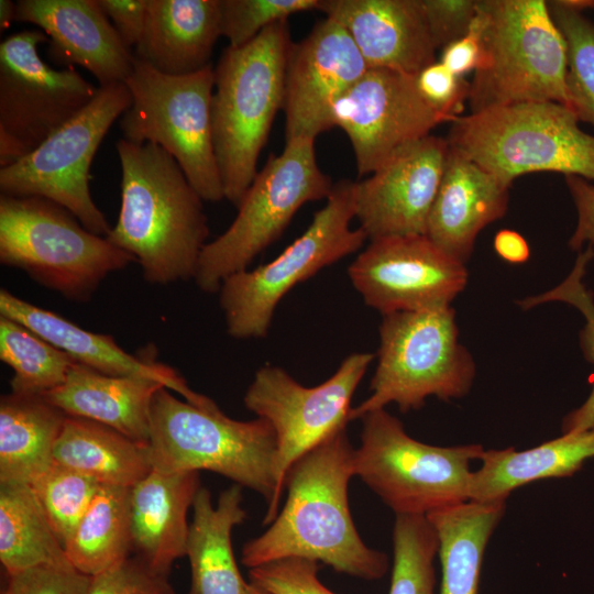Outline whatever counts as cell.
Listing matches in <instances>:
<instances>
[{
  "label": "cell",
  "instance_id": "6da1fadb",
  "mask_svg": "<svg viewBox=\"0 0 594 594\" xmlns=\"http://www.w3.org/2000/svg\"><path fill=\"white\" fill-rule=\"evenodd\" d=\"M354 451L343 427L292 464L284 481L286 502L270 527L244 543V566L299 558L366 581L386 574L387 554L364 543L351 516Z\"/></svg>",
  "mask_w": 594,
  "mask_h": 594
},
{
  "label": "cell",
  "instance_id": "7a4b0ae2",
  "mask_svg": "<svg viewBox=\"0 0 594 594\" xmlns=\"http://www.w3.org/2000/svg\"><path fill=\"white\" fill-rule=\"evenodd\" d=\"M116 147L121 206L106 238L135 258L148 283L194 279L209 235L204 200L161 146L120 139Z\"/></svg>",
  "mask_w": 594,
  "mask_h": 594
},
{
  "label": "cell",
  "instance_id": "3957f363",
  "mask_svg": "<svg viewBox=\"0 0 594 594\" xmlns=\"http://www.w3.org/2000/svg\"><path fill=\"white\" fill-rule=\"evenodd\" d=\"M290 41L287 20L249 43L228 46L215 67L211 120L224 199L238 208L257 175L276 112L283 109Z\"/></svg>",
  "mask_w": 594,
  "mask_h": 594
},
{
  "label": "cell",
  "instance_id": "277c9868",
  "mask_svg": "<svg viewBox=\"0 0 594 594\" xmlns=\"http://www.w3.org/2000/svg\"><path fill=\"white\" fill-rule=\"evenodd\" d=\"M483 53L471 113L524 102L568 107V47L543 0H480Z\"/></svg>",
  "mask_w": 594,
  "mask_h": 594
},
{
  "label": "cell",
  "instance_id": "5b68a950",
  "mask_svg": "<svg viewBox=\"0 0 594 594\" xmlns=\"http://www.w3.org/2000/svg\"><path fill=\"white\" fill-rule=\"evenodd\" d=\"M148 447L155 470L211 471L258 493L267 507L274 499L276 436L263 418L235 420L217 404L199 407L162 387L152 402Z\"/></svg>",
  "mask_w": 594,
  "mask_h": 594
},
{
  "label": "cell",
  "instance_id": "8992f818",
  "mask_svg": "<svg viewBox=\"0 0 594 594\" xmlns=\"http://www.w3.org/2000/svg\"><path fill=\"white\" fill-rule=\"evenodd\" d=\"M579 122L565 105L524 102L458 116L447 140L510 186L539 172L594 180V135Z\"/></svg>",
  "mask_w": 594,
  "mask_h": 594
},
{
  "label": "cell",
  "instance_id": "52a82bcc",
  "mask_svg": "<svg viewBox=\"0 0 594 594\" xmlns=\"http://www.w3.org/2000/svg\"><path fill=\"white\" fill-rule=\"evenodd\" d=\"M133 262L53 200L0 196V263L69 300H89L109 274Z\"/></svg>",
  "mask_w": 594,
  "mask_h": 594
},
{
  "label": "cell",
  "instance_id": "ba28073f",
  "mask_svg": "<svg viewBox=\"0 0 594 594\" xmlns=\"http://www.w3.org/2000/svg\"><path fill=\"white\" fill-rule=\"evenodd\" d=\"M377 366L370 396L350 411V421L396 404L407 413L435 396L449 402L469 393L475 363L459 341L450 306L383 316Z\"/></svg>",
  "mask_w": 594,
  "mask_h": 594
},
{
  "label": "cell",
  "instance_id": "9c48e42d",
  "mask_svg": "<svg viewBox=\"0 0 594 594\" xmlns=\"http://www.w3.org/2000/svg\"><path fill=\"white\" fill-rule=\"evenodd\" d=\"M362 420L354 451V476L396 515L427 516L469 501L471 463L481 444L439 447L410 437L402 421L385 409Z\"/></svg>",
  "mask_w": 594,
  "mask_h": 594
},
{
  "label": "cell",
  "instance_id": "30bf717a",
  "mask_svg": "<svg viewBox=\"0 0 594 594\" xmlns=\"http://www.w3.org/2000/svg\"><path fill=\"white\" fill-rule=\"evenodd\" d=\"M124 84L132 103L119 122L122 139L161 146L176 160L204 201L224 199L212 136V64L173 76L135 58Z\"/></svg>",
  "mask_w": 594,
  "mask_h": 594
},
{
  "label": "cell",
  "instance_id": "8fae6325",
  "mask_svg": "<svg viewBox=\"0 0 594 594\" xmlns=\"http://www.w3.org/2000/svg\"><path fill=\"white\" fill-rule=\"evenodd\" d=\"M332 187L317 164L315 140L286 141L257 172L230 227L202 249L194 278L198 288L219 292L228 276L248 270L283 233L304 204L327 199Z\"/></svg>",
  "mask_w": 594,
  "mask_h": 594
},
{
  "label": "cell",
  "instance_id": "7c38bea8",
  "mask_svg": "<svg viewBox=\"0 0 594 594\" xmlns=\"http://www.w3.org/2000/svg\"><path fill=\"white\" fill-rule=\"evenodd\" d=\"M354 186L350 179L336 183L309 227L276 258L222 282L220 307L232 338L266 337L278 302L293 287L362 248L366 235L351 228Z\"/></svg>",
  "mask_w": 594,
  "mask_h": 594
},
{
  "label": "cell",
  "instance_id": "4fadbf2b",
  "mask_svg": "<svg viewBox=\"0 0 594 594\" xmlns=\"http://www.w3.org/2000/svg\"><path fill=\"white\" fill-rule=\"evenodd\" d=\"M131 103L124 82L100 86L91 102L70 121L29 155L0 169L1 195L53 200L87 230L107 237L111 227L91 197L90 166L107 132Z\"/></svg>",
  "mask_w": 594,
  "mask_h": 594
},
{
  "label": "cell",
  "instance_id": "5bb4252c",
  "mask_svg": "<svg viewBox=\"0 0 594 594\" xmlns=\"http://www.w3.org/2000/svg\"><path fill=\"white\" fill-rule=\"evenodd\" d=\"M48 42L23 30L0 45V166L29 155L95 98L98 88L75 67L55 69L38 54Z\"/></svg>",
  "mask_w": 594,
  "mask_h": 594
},
{
  "label": "cell",
  "instance_id": "9a60e30c",
  "mask_svg": "<svg viewBox=\"0 0 594 594\" xmlns=\"http://www.w3.org/2000/svg\"><path fill=\"white\" fill-rule=\"evenodd\" d=\"M374 355L359 352L346 356L323 383L306 387L284 369L263 365L254 374L244 406L270 422L276 436V491L263 518L270 525L279 512L284 481L292 464L331 433L346 427L351 400Z\"/></svg>",
  "mask_w": 594,
  "mask_h": 594
},
{
  "label": "cell",
  "instance_id": "2e32d148",
  "mask_svg": "<svg viewBox=\"0 0 594 594\" xmlns=\"http://www.w3.org/2000/svg\"><path fill=\"white\" fill-rule=\"evenodd\" d=\"M453 119L424 99L416 76L388 68H369L331 111V127L346 133L360 176L372 174L398 148Z\"/></svg>",
  "mask_w": 594,
  "mask_h": 594
},
{
  "label": "cell",
  "instance_id": "e0dca14e",
  "mask_svg": "<svg viewBox=\"0 0 594 594\" xmlns=\"http://www.w3.org/2000/svg\"><path fill=\"white\" fill-rule=\"evenodd\" d=\"M364 302L383 316L450 306L465 288V264L427 235L371 240L348 268Z\"/></svg>",
  "mask_w": 594,
  "mask_h": 594
},
{
  "label": "cell",
  "instance_id": "ac0fdd59",
  "mask_svg": "<svg viewBox=\"0 0 594 594\" xmlns=\"http://www.w3.org/2000/svg\"><path fill=\"white\" fill-rule=\"evenodd\" d=\"M449 147L447 139L429 134L398 148L370 177L355 182V218L366 238L426 235Z\"/></svg>",
  "mask_w": 594,
  "mask_h": 594
},
{
  "label": "cell",
  "instance_id": "d6986e66",
  "mask_svg": "<svg viewBox=\"0 0 594 594\" xmlns=\"http://www.w3.org/2000/svg\"><path fill=\"white\" fill-rule=\"evenodd\" d=\"M367 69L351 36L333 19L326 16L293 43L285 70L286 141L315 140L331 129L334 103Z\"/></svg>",
  "mask_w": 594,
  "mask_h": 594
},
{
  "label": "cell",
  "instance_id": "ffe728a7",
  "mask_svg": "<svg viewBox=\"0 0 594 594\" xmlns=\"http://www.w3.org/2000/svg\"><path fill=\"white\" fill-rule=\"evenodd\" d=\"M14 22L36 25L48 37L47 57L86 68L100 86L124 82L135 57L97 0H19Z\"/></svg>",
  "mask_w": 594,
  "mask_h": 594
},
{
  "label": "cell",
  "instance_id": "44dd1931",
  "mask_svg": "<svg viewBox=\"0 0 594 594\" xmlns=\"http://www.w3.org/2000/svg\"><path fill=\"white\" fill-rule=\"evenodd\" d=\"M319 10L345 29L369 68L417 76L436 62L421 0H321Z\"/></svg>",
  "mask_w": 594,
  "mask_h": 594
},
{
  "label": "cell",
  "instance_id": "7402d4cb",
  "mask_svg": "<svg viewBox=\"0 0 594 594\" xmlns=\"http://www.w3.org/2000/svg\"><path fill=\"white\" fill-rule=\"evenodd\" d=\"M509 189L510 185L450 146L426 235L465 264L479 233L505 215Z\"/></svg>",
  "mask_w": 594,
  "mask_h": 594
},
{
  "label": "cell",
  "instance_id": "603a6c76",
  "mask_svg": "<svg viewBox=\"0 0 594 594\" xmlns=\"http://www.w3.org/2000/svg\"><path fill=\"white\" fill-rule=\"evenodd\" d=\"M0 315L24 324L75 362L100 373L150 377L162 382L196 406L209 407L215 404L209 397L190 389L170 366L147 359L146 355H132L111 336L82 329L58 314L28 302L4 288L0 290Z\"/></svg>",
  "mask_w": 594,
  "mask_h": 594
},
{
  "label": "cell",
  "instance_id": "cb8c5ba5",
  "mask_svg": "<svg viewBox=\"0 0 594 594\" xmlns=\"http://www.w3.org/2000/svg\"><path fill=\"white\" fill-rule=\"evenodd\" d=\"M200 487L199 472L155 469L131 487L133 556L155 572L169 575L186 556L187 514Z\"/></svg>",
  "mask_w": 594,
  "mask_h": 594
},
{
  "label": "cell",
  "instance_id": "d4e9b609",
  "mask_svg": "<svg viewBox=\"0 0 594 594\" xmlns=\"http://www.w3.org/2000/svg\"><path fill=\"white\" fill-rule=\"evenodd\" d=\"M219 36V0H147L133 55L160 73L188 75L211 64Z\"/></svg>",
  "mask_w": 594,
  "mask_h": 594
},
{
  "label": "cell",
  "instance_id": "484cf974",
  "mask_svg": "<svg viewBox=\"0 0 594 594\" xmlns=\"http://www.w3.org/2000/svg\"><path fill=\"white\" fill-rule=\"evenodd\" d=\"M162 382L143 376H114L75 362L66 381L42 396L66 416L106 425L148 444L151 407Z\"/></svg>",
  "mask_w": 594,
  "mask_h": 594
},
{
  "label": "cell",
  "instance_id": "4316f807",
  "mask_svg": "<svg viewBox=\"0 0 594 594\" xmlns=\"http://www.w3.org/2000/svg\"><path fill=\"white\" fill-rule=\"evenodd\" d=\"M240 485L222 491L213 505L210 491L200 487L193 504L186 557L190 565L188 594H244L245 582L231 542L232 530L246 519Z\"/></svg>",
  "mask_w": 594,
  "mask_h": 594
},
{
  "label": "cell",
  "instance_id": "83f0119b",
  "mask_svg": "<svg viewBox=\"0 0 594 594\" xmlns=\"http://www.w3.org/2000/svg\"><path fill=\"white\" fill-rule=\"evenodd\" d=\"M594 457V428L547 441L531 449L484 450L481 466L472 472L469 501L506 502L517 487L534 481L570 476Z\"/></svg>",
  "mask_w": 594,
  "mask_h": 594
},
{
  "label": "cell",
  "instance_id": "f1b7e54d",
  "mask_svg": "<svg viewBox=\"0 0 594 594\" xmlns=\"http://www.w3.org/2000/svg\"><path fill=\"white\" fill-rule=\"evenodd\" d=\"M53 462L103 485L132 487L152 471L148 444L94 420L66 416Z\"/></svg>",
  "mask_w": 594,
  "mask_h": 594
},
{
  "label": "cell",
  "instance_id": "f546056e",
  "mask_svg": "<svg viewBox=\"0 0 594 594\" xmlns=\"http://www.w3.org/2000/svg\"><path fill=\"white\" fill-rule=\"evenodd\" d=\"M65 418L42 395H2L0 483L31 484L51 466Z\"/></svg>",
  "mask_w": 594,
  "mask_h": 594
},
{
  "label": "cell",
  "instance_id": "4dcf8cb0",
  "mask_svg": "<svg viewBox=\"0 0 594 594\" xmlns=\"http://www.w3.org/2000/svg\"><path fill=\"white\" fill-rule=\"evenodd\" d=\"M505 508L506 502L468 501L426 516L439 542V594L479 593L484 552Z\"/></svg>",
  "mask_w": 594,
  "mask_h": 594
},
{
  "label": "cell",
  "instance_id": "1f68e13d",
  "mask_svg": "<svg viewBox=\"0 0 594 594\" xmlns=\"http://www.w3.org/2000/svg\"><path fill=\"white\" fill-rule=\"evenodd\" d=\"M131 487L101 484L64 548L69 563L96 576L133 556Z\"/></svg>",
  "mask_w": 594,
  "mask_h": 594
},
{
  "label": "cell",
  "instance_id": "d6a6232c",
  "mask_svg": "<svg viewBox=\"0 0 594 594\" xmlns=\"http://www.w3.org/2000/svg\"><path fill=\"white\" fill-rule=\"evenodd\" d=\"M0 561L8 575L44 564H70L29 484L0 483Z\"/></svg>",
  "mask_w": 594,
  "mask_h": 594
},
{
  "label": "cell",
  "instance_id": "836d02e7",
  "mask_svg": "<svg viewBox=\"0 0 594 594\" xmlns=\"http://www.w3.org/2000/svg\"><path fill=\"white\" fill-rule=\"evenodd\" d=\"M0 360L13 372L11 392L43 395L67 378L75 361L24 324L0 315Z\"/></svg>",
  "mask_w": 594,
  "mask_h": 594
},
{
  "label": "cell",
  "instance_id": "e575fe53",
  "mask_svg": "<svg viewBox=\"0 0 594 594\" xmlns=\"http://www.w3.org/2000/svg\"><path fill=\"white\" fill-rule=\"evenodd\" d=\"M439 542L426 516L396 515L388 594H435Z\"/></svg>",
  "mask_w": 594,
  "mask_h": 594
},
{
  "label": "cell",
  "instance_id": "d590c367",
  "mask_svg": "<svg viewBox=\"0 0 594 594\" xmlns=\"http://www.w3.org/2000/svg\"><path fill=\"white\" fill-rule=\"evenodd\" d=\"M548 7L568 47V107L579 121L594 125V22L565 0Z\"/></svg>",
  "mask_w": 594,
  "mask_h": 594
},
{
  "label": "cell",
  "instance_id": "8d00e7d4",
  "mask_svg": "<svg viewBox=\"0 0 594 594\" xmlns=\"http://www.w3.org/2000/svg\"><path fill=\"white\" fill-rule=\"evenodd\" d=\"M594 258V248L586 245L579 251L570 274L558 286L537 296L518 301L522 309H530L549 301H562L575 307L585 318L580 332V345L585 359L594 364V295L583 283L588 263ZM594 428V380L586 400L569 413L562 422V433L580 432Z\"/></svg>",
  "mask_w": 594,
  "mask_h": 594
},
{
  "label": "cell",
  "instance_id": "74e56055",
  "mask_svg": "<svg viewBox=\"0 0 594 594\" xmlns=\"http://www.w3.org/2000/svg\"><path fill=\"white\" fill-rule=\"evenodd\" d=\"M29 485L55 534L65 546L101 484L89 476L53 462Z\"/></svg>",
  "mask_w": 594,
  "mask_h": 594
},
{
  "label": "cell",
  "instance_id": "f35d334b",
  "mask_svg": "<svg viewBox=\"0 0 594 594\" xmlns=\"http://www.w3.org/2000/svg\"><path fill=\"white\" fill-rule=\"evenodd\" d=\"M321 0H219L221 36L242 46L292 14L319 10Z\"/></svg>",
  "mask_w": 594,
  "mask_h": 594
},
{
  "label": "cell",
  "instance_id": "ab89813d",
  "mask_svg": "<svg viewBox=\"0 0 594 594\" xmlns=\"http://www.w3.org/2000/svg\"><path fill=\"white\" fill-rule=\"evenodd\" d=\"M316 561L280 559L249 569V582L270 594H336L318 579Z\"/></svg>",
  "mask_w": 594,
  "mask_h": 594
},
{
  "label": "cell",
  "instance_id": "60d3db41",
  "mask_svg": "<svg viewBox=\"0 0 594 594\" xmlns=\"http://www.w3.org/2000/svg\"><path fill=\"white\" fill-rule=\"evenodd\" d=\"M91 580L72 564H44L8 575L2 594H89Z\"/></svg>",
  "mask_w": 594,
  "mask_h": 594
},
{
  "label": "cell",
  "instance_id": "b9f144b4",
  "mask_svg": "<svg viewBox=\"0 0 594 594\" xmlns=\"http://www.w3.org/2000/svg\"><path fill=\"white\" fill-rule=\"evenodd\" d=\"M89 594H175L168 575L155 572L135 556L92 576Z\"/></svg>",
  "mask_w": 594,
  "mask_h": 594
},
{
  "label": "cell",
  "instance_id": "7bdbcfd3",
  "mask_svg": "<svg viewBox=\"0 0 594 594\" xmlns=\"http://www.w3.org/2000/svg\"><path fill=\"white\" fill-rule=\"evenodd\" d=\"M424 99L437 111L455 118L469 98L470 84L448 69L440 61L425 67L416 76Z\"/></svg>",
  "mask_w": 594,
  "mask_h": 594
},
{
  "label": "cell",
  "instance_id": "ee69618b",
  "mask_svg": "<svg viewBox=\"0 0 594 594\" xmlns=\"http://www.w3.org/2000/svg\"><path fill=\"white\" fill-rule=\"evenodd\" d=\"M437 48L462 37L477 12V0H421Z\"/></svg>",
  "mask_w": 594,
  "mask_h": 594
},
{
  "label": "cell",
  "instance_id": "f6af8a7d",
  "mask_svg": "<svg viewBox=\"0 0 594 594\" xmlns=\"http://www.w3.org/2000/svg\"><path fill=\"white\" fill-rule=\"evenodd\" d=\"M484 21L479 11L469 31L457 41L442 48L440 62L459 77L476 70L483 53Z\"/></svg>",
  "mask_w": 594,
  "mask_h": 594
},
{
  "label": "cell",
  "instance_id": "bcb514c9",
  "mask_svg": "<svg viewBox=\"0 0 594 594\" xmlns=\"http://www.w3.org/2000/svg\"><path fill=\"white\" fill-rule=\"evenodd\" d=\"M108 19L112 21L122 43L135 47L143 32L147 0H97Z\"/></svg>",
  "mask_w": 594,
  "mask_h": 594
},
{
  "label": "cell",
  "instance_id": "7dc6e473",
  "mask_svg": "<svg viewBox=\"0 0 594 594\" xmlns=\"http://www.w3.org/2000/svg\"><path fill=\"white\" fill-rule=\"evenodd\" d=\"M565 183L578 213L569 245L575 251H581L585 244L594 248V185L574 175L565 176Z\"/></svg>",
  "mask_w": 594,
  "mask_h": 594
},
{
  "label": "cell",
  "instance_id": "c3c4849f",
  "mask_svg": "<svg viewBox=\"0 0 594 594\" xmlns=\"http://www.w3.org/2000/svg\"><path fill=\"white\" fill-rule=\"evenodd\" d=\"M494 249L499 257L510 264L525 263L530 256V249L525 238L509 229H503L496 233Z\"/></svg>",
  "mask_w": 594,
  "mask_h": 594
},
{
  "label": "cell",
  "instance_id": "681fc988",
  "mask_svg": "<svg viewBox=\"0 0 594 594\" xmlns=\"http://www.w3.org/2000/svg\"><path fill=\"white\" fill-rule=\"evenodd\" d=\"M15 16V2L10 0L0 1V29L1 31L8 29Z\"/></svg>",
  "mask_w": 594,
  "mask_h": 594
},
{
  "label": "cell",
  "instance_id": "f907efd6",
  "mask_svg": "<svg viewBox=\"0 0 594 594\" xmlns=\"http://www.w3.org/2000/svg\"><path fill=\"white\" fill-rule=\"evenodd\" d=\"M244 594H270V593L248 582Z\"/></svg>",
  "mask_w": 594,
  "mask_h": 594
}]
</instances>
